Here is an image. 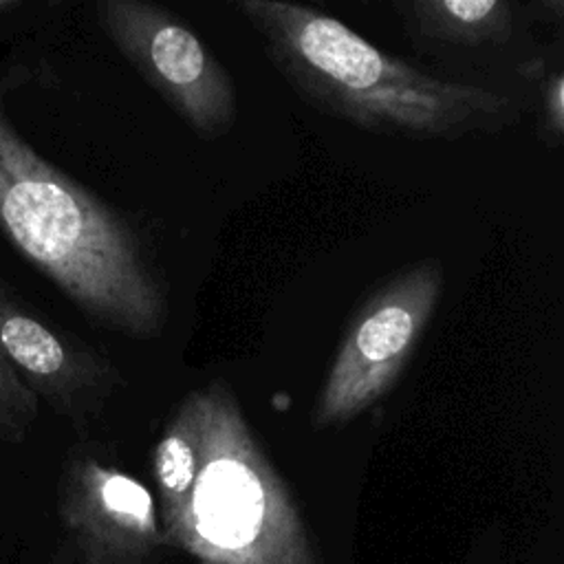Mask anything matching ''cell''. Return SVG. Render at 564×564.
I'll return each instance as SVG.
<instances>
[{"instance_id":"cell-1","label":"cell","mask_w":564,"mask_h":564,"mask_svg":"<svg viewBox=\"0 0 564 564\" xmlns=\"http://www.w3.org/2000/svg\"><path fill=\"white\" fill-rule=\"evenodd\" d=\"M0 229L95 324L132 339L163 333L165 286L139 236L18 134L2 90Z\"/></svg>"},{"instance_id":"cell-2","label":"cell","mask_w":564,"mask_h":564,"mask_svg":"<svg viewBox=\"0 0 564 564\" xmlns=\"http://www.w3.org/2000/svg\"><path fill=\"white\" fill-rule=\"evenodd\" d=\"M236 7L291 86L352 126L454 141L498 132L516 119L507 97L430 77L317 9L280 0H240Z\"/></svg>"},{"instance_id":"cell-3","label":"cell","mask_w":564,"mask_h":564,"mask_svg":"<svg viewBox=\"0 0 564 564\" xmlns=\"http://www.w3.org/2000/svg\"><path fill=\"white\" fill-rule=\"evenodd\" d=\"M200 465L163 542L196 564H317L300 509L262 452L234 388L198 390Z\"/></svg>"},{"instance_id":"cell-4","label":"cell","mask_w":564,"mask_h":564,"mask_svg":"<svg viewBox=\"0 0 564 564\" xmlns=\"http://www.w3.org/2000/svg\"><path fill=\"white\" fill-rule=\"evenodd\" d=\"M445 286L443 264L414 262L357 311L313 403L315 430L344 427L386 397L421 341Z\"/></svg>"},{"instance_id":"cell-5","label":"cell","mask_w":564,"mask_h":564,"mask_svg":"<svg viewBox=\"0 0 564 564\" xmlns=\"http://www.w3.org/2000/svg\"><path fill=\"white\" fill-rule=\"evenodd\" d=\"M97 13L117 51L196 134L212 141L234 128V79L178 15L143 0H104Z\"/></svg>"},{"instance_id":"cell-6","label":"cell","mask_w":564,"mask_h":564,"mask_svg":"<svg viewBox=\"0 0 564 564\" xmlns=\"http://www.w3.org/2000/svg\"><path fill=\"white\" fill-rule=\"evenodd\" d=\"M59 518L82 564H143L163 544L150 489L93 456L68 463Z\"/></svg>"},{"instance_id":"cell-7","label":"cell","mask_w":564,"mask_h":564,"mask_svg":"<svg viewBox=\"0 0 564 564\" xmlns=\"http://www.w3.org/2000/svg\"><path fill=\"white\" fill-rule=\"evenodd\" d=\"M0 355L59 414H95L121 383L117 368L86 344L31 313L0 278Z\"/></svg>"},{"instance_id":"cell-8","label":"cell","mask_w":564,"mask_h":564,"mask_svg":"<svg viewBox=\"0 0 564 564\" xmlns=\"http://www.w3.org/2000/svg\"><path fill=\"white\" fill-rule=\"evenodd\" d=\"M200 465V405L198 390H189L152 452V474L159 485L161 533L165 535L178 520Z\"/></svg>"},{"instance_id":"cell-9","label":"cell","mask_w":564,"mask_h":564,"mask_svg":"<svg viewBox=\"0 0 564 564\" xmlns=\"http://www.w3.org/2000/svg\"><path fill=\"white\" fill-rule=\"evenodd\" d=\"M403 15L414 33L449 46L505 42L516 20L507 0H412Z\"/></svg>"},{"instance_id":"cell-10","label":"cell","mask_w":564,"mask_h":564,"mask_svg":"<svg viewBox=\"0 0 564 564\" xmlns=\"http://www.w3.org/2000/svg\"><path fill=\"white\" fill-rule=\"evenodd\" d=\"M40 412L37 394L20 379L0 355V436L20 443L29 434Z\"/></svg>"},{"instance_id":"cell-11","label":"cell","mask_w":564,"mask_h":564,"mask_svg":"<svg viewBox=\"0 0 564 564\" xmlns=\"http://www.w3.org/2000/svg\"><path fill=\"white\" fill-rule=\"evenodd\" d=\"M542 97H544L546 128L553 132L555 139H560L562 130H564V82H562V73H553L544 82Z\"/></svg>"},{"instance_id":"cell-12","label":"cell","mask_w":564,"mask_h":564,"mask_svg":"<svg viewBox=\"0 0 564 564\" xmlns=\"http://www.w3.org/2000/svg\"><path fill=\"white\" fill-rule=\"evenodd\" d=\"M13 7H18L15 0H0V11H7V9H13Z\"/></svg>"}]
</instances>
